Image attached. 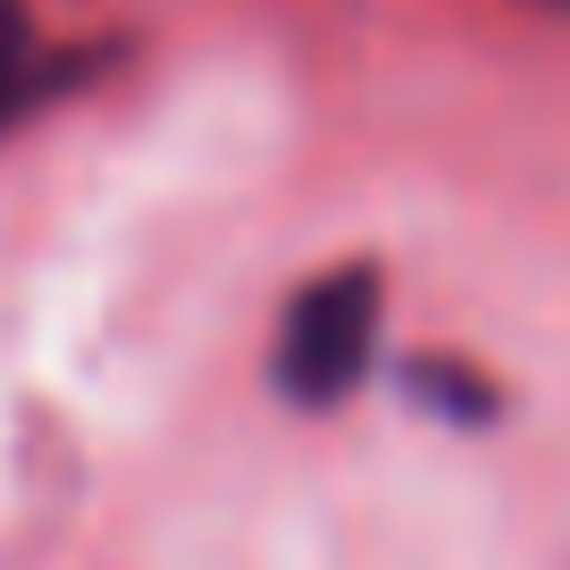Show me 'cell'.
Returning a JSON list of instances; mask_svg holds the SVG:
<instances>
[{
	"label": "cell",
	"mask_w": 570,
	"mask_h": 570,
	"mask_svg": "<svg viewBox=\"0 0 570 570\" xmlns=\"http://www.w3.org/2000/svg\"><path fill=\"white\" fill-rule=\"evenodd\" d=\"M377 268L370 261H344L327 277H311L294 303H285V327H277V386L294 403H344L361 386L377 353Z\"/></svg>",
	"instance_id": "1"
},
{
	"label": "cell",
	"mask_w": 570,
	"mask_h": 570,
	"mask_svg": "<svg viewBox=\"0 0 570 570\" xmlns=\"http://www.w3.org/2000/svg\"><path fill=\"white\" fill-rule=\"evenodd\" d=\"M42 92V51H35V26H26V0H0V126L26 118Z\"/></svg>",
	"instance_id": "2"
},
{
	"label": "cell",
	"mask_w": 570,
	"mask_h": 570,
	"mask_svg": "<svg viewBox=\"0 0 570 570\" xmlns=\"http://www.w3.org/2000/svg\"><path fill=\"white\" fill-rule=\"evenodd\" d=\"M470 386H487V377H470V370H436V361L420 370V394H428V403H453V411H487V394H470Z\"/></svg>",
	"instance_id": "3"
}]
</instances>
